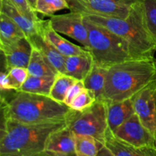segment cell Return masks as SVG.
Here are the masks:
<instances>
[{"mask_svg":"<svg viewBox=\"0 0 156 156\" xmlns=\"http://www.w3.org/2000/svg\"><path fill=\"white\" fill-rule=\"evenodd\" d=\"M156 80L155 56L133 59L108 68L101 101L111 103L126 100Z\"/></svg>","mask_w":156,"mask_h":156,"instance_id":"obj_1","label":"cell"},{"mask_svg":"<svg viewBox=\"0 0 156 156\" xmlns=\"http://www.w3.org/2000/svg\"><path fill=\"white\" fill-rule=\"evenodd\" d=\"M66 125L67 120L30 124L4 119L0 156H34L44 153L49 136Z\"/></svg>","mask_w":156,"mask_h":156,"instance_id":"obj_2","label":"cell"},{"mask_svg":"<svg viewBox=\"0 0 156 156\" xmlns=\"http://www.w3.org/2000/svg\"><path fill=\"white\" fill-rule=\"evenodd\" d=\"M3 119L22 123H44L67 120L73 110L47 95L15 91L6 100L2 98Z\"/></svg>","mask_w":156,"mask_h":156,"instance_id":"obj_3","label":"cell"},{"mask_svg":"<svg viewBox=\"0 0 156 156\" xmlns=\"http://www.w3.org/2000/svg\"><path fill=\"white\" fill-rule=\"evenodd\" d=\"M91 22L105 27L128 43L136 58L152 57L156 52V43L145 22L140 0L135 4L125 19L106 18L83 14Z\"/></svg>","mask_w":156,"mask_h":156,"instance_id":"obj_4","label":"cell"},{"mask_svg":"<svg viewBox=\"0 0 156 156\" xmlns=\"http://www.w3.org/2000/svg\"><path fill=\"white\" fill-rule=\"evenodd\" d=\"M88 30L89 50L94 63L105 68L125 61L137 59L123 38L105 27L91 22L84 16Z\"/></svg>","mask_w":156,"mask_h":156,"instance_id":"obj_5","label":"cell"},{"mask_svg":"<svg viewBox=\"0 0 156 156\" xmlns=\"http://www.w3.org/2000/svg\"><path fill=\"white\" fill-rule=\"evenodd\" d=\"M67 125L76 136H88L105 144L108 129L106 102L97 100L82 111H73Z\"/></svg>","mask_w":156,"mask_h":156,"instance_id":"obj_6","label":"cell"},{"mask_svg":"<svg viewBox=\"0 0 156 156\" xmlns=\"http://www.w3.org/2000/svg\"><path fill=\"white\" fill-rule=\"evenodd\" d=\"M140 0H71L69 10L86 15L125 19Z\"/></svg>","mask_w":156,"mask_h":156,"instance_id":"obj_7","label":"cell"},{"mask_svg":"<svg viewBox=\"0 0 156 156\" xmlns=\"http://www.w3.org/2000/svg\"><path fill=\"white\" fill-rule=\"evenodd\" d=\"M50 21L56 31L73 38L87 50H89L88 30L83 14L70 11L66 14L52 15Z\"/></svg>","mask_w":156,"mask_h":156,"instance_id":"obj_8","label":"cell"},{"mask_svg":"<svg viewBox=\"0 0 156 156\" xmlns=\"http://www.w3.org/2000/svg\"><path fill=\"white\" fill-rule=\"evenodd\" d=\"M132 99L136 115L154 134L156 130V80L139 91Z\"/></svg>","mask_w":156,"mask_h":156,"instance_id":"obj_9","label":"cell"},{"mask_svg":"<svg viewBox=\"0 0 156 156\" xmlns=\"http://www.w3.org/2000/svg\"><path fill=\"white\" fill-rule=\"evenodd\" d=\"M113 134L121 141L135 147L155 146L154 134L143 124L136 113Z\"/></svg>","mask_w":156,"mask_h":156,"instance_id":"obj_10","label":"cell"},{"mask_svg":"<svg viewBox=\"0 0 156 156\" xmlns=\"http://www.w3.org/2000/svg\"><path fill=\"white\" fill-rule=\"evenodd\" d=\"M38 32L53 46L61 54L64 56H75L80 55L87 53L88 50L80 47L61 36L60 34L53 29L50 24V19L42 20L41 19L37 24Z\"/></svg>","mask_w":156,"mask_h":156,"instance_id":"obj_11","label":"cell"},{"mask_svg":"<svg viewBox=\"0 0 156 156\" xmlns=\"http://www.w3.org/2000/svg\"><path fill=\"white\" fill-rule=\"evenodd\" d=\"M45 152L52 156L76 155V136L68 125L54 131L49 136Z\"/></svg>","mask_w":156,"mask_h":156,"instance_id":"obj_12","label":"cell"},{"mask_svg":"<svg viewBox=\"0 0 156 156\" xmlns=\"http://www.w3.org/2000/svg\"><path fill=\"white\" fill-rule=\"evenodd\" d=\"M4 55L5 69L9 71L14 67L27 68L33 47L27 37L20 40L18 42L4 47H0Z\"/></svg>","mask_w":156,"mask_h":156,"instance_id":"obj_13","label":"cell"},{"mask_svg":"<svg viewBox=\"0 0 156 156\" xmlns=\"http://www.w3.org/2000/svg\"><path fill=\"white\" fill-rule=\"evenodd\" d=\"M105 146L115 156H156V149L152 147H135L117 139L108 129L105 140Z\"/></svg>","mask_w":156,"mask_h":156,"instance_id":"obj_14","label":"cell"},{"mask_svg":"<svg viewBox=\"0 0 156 156\" xmlns=\"http://www.w3.org/2000/svg\"><path fill=\"white\" fill-rule=\"evenodd\" d=\"M107 104L108 129L114 133L130 117L135 114L132 98L126 100Z\"/></svg>","mask_w":156,"mask_h":156,"instance_id":"obj_15","label":"cell"},{"mask_svg":"<svg viewBox=\"0 0 156 156\" xmlns=\"http://www.w3.org/2000/svg\"><path fill=\"white\" fill-rule=\"evenodd\" d=\"M29 41L34 48L37 49L44 56L46 60L58 73H65L66 56L61 54L38 32Z\"/></svg>","mask_w":156,"mask_h":156,"instance_id":"obj_16","label":"cell"},{"mask_svg":"<svg viewBox=\"0 0 156 156\" xmlns=\"http://www.w3.org/2000/svg\"><path fill=\"white\" fill-rule=\"evenodd\" d=\"M92 55L88 51L80 55L67 56L65 61V73L76 80L83 81L94 66Z\"/></svg>","mask_w":156,"mask_h":156,"instance_id":"obj_17","label":"cell"},{"mask_svg":"<svg viewBox=\"0 0 156 156\" xmlns=\"http://www.w3.org/2000/svg\"><path fill=\"white\" fill-rule=\"evenodd\" d=\"M0 12L12 18L22 29L28 40L38 33V21L35 22L28 19L9 0H0Z\"/></svg>","mask_w":156,"mask_h":156,"instance_id":"obj_18","label":"cell"},{"mask_svg":"<svg viewBox=\"0 0 156 156\" xmlns=\"http://www.w3.org/2000/svg\"><path fill=\"white\" fill-rule=\"evenodd\" d=\"M26 37L22 29L5 14L0 12V47H4Z\"/></svg>","mask_w":156,"mask_h":156,"instance_id":"obj_19","label":"cell"},{"mask_svg":"<svg viewBox=\"0 0 156 156\" xmlns=\"http://www.w3.org/2000/svg\"><path fill=\"white\" fill-rule=\"evenodd\" d=\"M108 68L100 66L94 63L92 69L84 79L85 88L89 90L97 100H100L105 90Z\"/></svg>","mask_w":156,"mask_h":156,"instance_id":"obj_20","label":"cell"},{"mask_svg":"<svg viewBox=\"0 0 156 156\" xmlns=\"http://www.w3.org/2000/svg\"><path fill=\"white\" fill-rule=\"evenodd\" d=\"M27 69L29 76L35 77H55L59 74L49 64L44 56L34 47Z\"/></svg>","mask_w":156,"mask_h":156,"instance_id":"obj_21","label":"cell"},{"mask_svg":"<svg viewBox=\"0 0 156 156\" xmlns=\"http://www.w3.org/2000/svg\"><path fill=\"white\" fill-rule=\"evenodd\" d=\"M55 77H35L29 76L19 91L49 96Z\"/></svg>","mask_w":156,"mask_h":156,"instance_id":"obj_22","label":"cell"},{"mask_svg":"<svg viewBox=\"0 0 156 156\" xmlns=\"http://www.w3.org/2000/svg\"><path fill=\"white\" fill-rule=\"evenodd\" d=\"M76 79L66 74L59 73L56 76L50 92V97L59 103H63L70 87L76 82Z\"/></svg>","mask_w":156,"mask_h":156,"instance_id":"obj_23","label":"cell"},{"mask_svg":"<svg viewBox=\"0 0 156 156\" xmlns=\"http://www.w3.org/2000/svg\"><path fill=\"white\" fill-rule=\"evenodd\" d=\"M76 156H97L104 146L101 142L88 136H76Z\"/></svg>","mask_w":156,"mask_h":156,"instance_id":"obj_24","label":"cell"},{"mask_svg":"<svg viewBox=\"0 0 156 156\" xmlns=\"http://www.w3.org/2000/svg\"><path fill=\"white\" fill-rule=\"evenodd\" d=\"M140 3L146 27L156 43V0H140Z\"/></svg>","mask_w":156,"mask_h":156,"instance_id":"obj_25","label":"cell"},{"mask_svg":"<svg viewBox=\"0 0 156 156\" xmlns=\"http://www.w3.org/2000/svg\"><path fill=\"white\" fill-rule=\"evenodd\" d=\"M63 9H69V4L66 0H37L35 6L37 13L49 17Z\"/></svg>","mask_w":156,"mask_h":156,"instance_id":"obj_26","label":"cell"},{"mask_svg":"<svg viewBox=\"0 0 156 156\" xmlns=\"http://www.w3.org/2000/svg\"><path fill=\"white\" fill-rule=\"evenodd\" d=\"M6 73L9 91H19L29 76L27 69L23 67H14Z\"/></svg>","mask_w":156,"mask_h":156,"instance_id":"obj_27","label":"cell"},{"mask_svg":"<svg viewBox=\"0 0 156 156\" xmlns=\"http://www.w3.org/2000/svg\"><path fill=\"white\" fill-rule=\"evenodd\" d=\"M96 101L95 96L89 90L85 88L72 101L69 108L74 111H82L91 107Z\"/></svg>","mask_w":156,"mask_h":156,"instance_id":"obj_28","label":"cell"},{"mask_svg":"<svg viewBox=\"0 0 156 156\" xmlns=\"http://www.w3.org/2000/svg\"><path fill=\"white\" fill-rule=\"evenodd\" d=\"M9 1L28 19L35 22H37L41 20L37 15V12L32 8L28 0H9Z\"/></svg>","mask_w":156,"mask_h":156,"instance_id":"obj_29","label":"cell"},{"mask_svg":"<svg viewBox=\"0 0 156 156\" xmlns=\"http://www.w3.org/2000/svg\"><path fill=\"white\" fill-rule=\"evenodd\" d=\"M85 85H84L83 81L77 80L71 87H70L68 93H67L66 98L65 99L64 104L69 107V105L71 103L72 101L79 94L82 92L84 89H85Z\"/></svg>","mask_w":156,"mask_h":156,"instance_id":"obj_30","label":"cell"},{"mask_svg":"<svg viewBox=\"0 0 156 156\" xmlns=\"http://www.w3.org/2000/svg\"><path fill=\"white\" fill-rule=\"evenodd\" d=\"M0 89L2 91H10L9 88V84H8L7 79V73L6 72H2L0 75Z\"/></svg>","mask_w":156,"mask_h":156,"instance_id":"obj_31","label":"cell"},{"mask_svg":"<svg viewBox=\"0 0 156 156\" xmlns=\"http://www.w3.org/2000/svg\"><path fill=\"white\" fill-rule=\"evenodd\" d=\"M97 156H115V155L113 154V152H111L108 147H106V146L104 145L103 147L99 150Z\"/></svg>","mask_w":156,"mask_h":156,"instance_id":"obj_32","label":"cell"},{"mask_svg":"<svg viewBox=\"0 0 156 156\" xmlns=\"http://www.w3.org/2000/svg\"><path fill=\"white\" fill-rule=\"evenodd\" d=\"M30 4L31 5L32 8L35 10V6H36V2H37V0H28Z\"/></svg>","mask_w":156,"mask_h":156,"instance_id":"obj_33","label":"cell"},{"mask_svg":"<svg viewBox=\"0 0 156 156\" xmlns=\"http://www.w3.org/2000/svg\"><path fill=\"white\" fill-rule=\"evenodd\" d=\"M34 156H52V155H49V154L46 153V152H44V153H41V154H40V155H34ZM73 156H76V155H73Z\"/></svg>","mask_w":156,"mask_h":156,"instance_id":"obj_34","label":"cell"},{"mask_svg":"<svg viewBox=\"0 0 156 156\" xmlns=\"http://www.w3.org/2000/svg\"><path fill=\"white\" fill-rule=\"evenodd\" d=\"M154 139H155V147L156 149V130H155V133H154Z\"/></svg>","mask_w":156,"mask_h":156,"instance_id":"obj_35","label":"cell"},{"mask_svg":"<svg viewBox=\"0 0 156 156\" xmlns=\"http://www.w3.org/2000/svg\"><path fill=\"white\" fill-rule=\"evenodd\" d=\"M66 1H67V2H69H69H71V0H66Z\"/></svg>","mask_w":156,"mask_h":156,"instance_id":"obj_36","label":"cell"}]
</instances>
